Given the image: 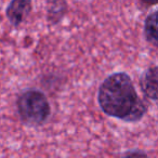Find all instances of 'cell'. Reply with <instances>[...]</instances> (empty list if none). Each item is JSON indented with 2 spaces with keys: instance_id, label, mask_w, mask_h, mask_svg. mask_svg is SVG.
<instances>
[{
  "instance_id": "cell-1",
  "label": "cell",
  "mask_w": 158,
  "mask_h": 158,
  "mask_svg": "<svg viewBox=\"0 0 158 158\" xmlns=\"http://www.w3.org/2000/svg\"><path fill=\"white\" fill-rule=\"evenodd\" d=\"M98 101L106 115L127 123L141 120L147 112V106L139 98L126 73H116L104 80L99 89Z\"/></svg>"
},
{
  "instance_id": "cell-2",
  "label": "cell",
  "mask_w": 158,
  "mask_h": 158,
  "mask_svg": "<svg viewBox=\"0 0 158 158\" xmlns=\"http://www.w3.org/2000/svg\"><path fill=\"white\" fill-rule=\"evenodd\" d=\"M18 112L24 123L40 126L50 115V104L46 95L38 90H27L19 97Z\"/></svg>"
},
{
  "instance_id": "cell-3",
  "label": "cell",
  "mask_w": 158,
  "mask_h": 158,
  "mask_svg": "<svg viewBox=\"0 0 158 158\" xmlns=\"http://www.w3.org/2000/svg\"><path fill=\"white\" fill-rule=\"evenodd\" d=\"M31 11V0H12L7 8V18L12 25L19 26Z\"/></svg>"
},
{
  "instance_id": "cell-4",
  "label": "cell",
  "mask_w": 158,
  "mask_h": 158,
  "mask_svg": "<svg viewBox=\"0 0 158 158\" xmlns=\"http://www.w3.org/2000/svg\"><path fill=\"white\" fill-rule=\"evenodd\" d=\"M157 66H153L143 74L140 80L143 93L153 101L157 100Z\"/></svg>"
},
{
  "instance_id": "cell-5",
  "label": "cell",
  "mask_w": 158,
  "mask_h": 158,
  "mask_svg": "<svg viewBox=\"0 0 158 158\" xmlns=\"http://www.w3.org/2000/svg\"><path fill=\"white\" fill-rule=\"evenodd\" d=\"M157 11H154L146 18L144 25V35L146 40L153 47H157L158 35H157Z\"/></svg>"
},
{
  "instance_id": "cell-6",
  "label": "cell",
  "mask_w": 158,
  "mask_h": 158,
  "mask_svg": "<svg viewBox=\"0 0 158 158\" xmlns=\"http://www.w3.org/2000/svg\"><path fill=\"white\" fill-rule=\"evenodd\" d=\"M65 12V1L64 0H53L49 3V20L52 23L59 22Z\"/></svg>"
},
{
  "instance_id": "cell-7",
  "label": "cell",
  "mask_w": 158,
  "mask_h": 158,
  "mask_svg": "<svg viewBox=\"0 0 158 158\" xmlns=\"http://www.w3.org/2000/svg\"><path fill=\"white\" fill-rule=\"evenodd\" d=\"M142 2L146 3V5H156L157 3V0H141Z\"/></svg>"
}]
</instances>
